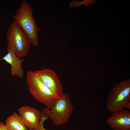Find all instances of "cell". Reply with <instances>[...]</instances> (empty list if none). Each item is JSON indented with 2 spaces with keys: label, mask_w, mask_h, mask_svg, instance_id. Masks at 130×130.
<instances>
[{
  "label": "cell",
  "mask_w": 130,
  "mask_h": 130,
  "mask_svg": "<svg viewBox=\"0 0 130 130\" xmlns=\"http://www.w3.org/2000/svg\"><path fill=\"white\" fill-rule=\"evenodd\" d=\"M8 43L7 48L12 50L20 58L28 54L31 44L26 34L19 26L13 21L9 25L6 35Z\"/></svg>",
  "instance_id": "277c9868"
},
{
  "label": "cell",
  "mask_w": 130,
  "mask_h": 130,
  "mask_svg": "<svg viewBox=\"0 0 130 130\" xmlns=\"http://www.w3.org/2000/svg\"><path fill=\"white\" fill-rule=\"evenodd\" d=\"M23 123L29 130H34L38 126L41 117L38 110L28 106L20 107L18 110Z\"/></svg>",
  "instance_id": "52a82bcc"
},
{
  "label": "cell",
  "mask_w": 130,
  "mask_h": 130,
  "mask_svg": "<svg viewBox=\"0 0 130 130\" xmlns=\"http://www.w3.org/2000/svg\"><path fill=\"white\" fill-rule=\"evenodd\" d=\"M26 83L30 92L34 98L49 109L60 97L52 92L30 70L27 72Z\"/></svg>",
  "instance_id": "3957f363"
},
{
  "label": "cell",
  "mask_w": 130,
  "mask_h": 130,
  "mask_svg": "<svg viewBox=\"0 0 130 130\" xmlns=\"http://www.w3.org/2000/svg\"><path fill=\"white\" fill-rule=\"evenodd\" d=\"M7 49L8 53L2 58L0 59V60H4L10 65L11 76L22 78L24 74L22 64L24 59L18 57L12 49L8 48Z\"/></svg>",
  "instance_id": "9c48e42d"
},
{
  "label": "cell",
  "mask_w": 130,
  "mask_h": 130,
  "mask_svg": "<svg viewBox=\"0 0 130 130\" xmlns=\"http://www.w3.org/2000/svg\"><path fill=\"white\" fill-rule=\"evenodd\" d=\"M13 18L15 22L28 37L31 44L34 46L39 44L38 32L39 27L37 26L33 14V10L29 2L23 0Z\"/></svg>",
  "instance_id": "6da1fadb"
},
{
  "label": "cell",
  "mask_w": 130,
  "mask_h": 130,
  "mask_svg": "<svg viewBox=\"0 0 130 130\" xmlns=\"http://www.w3.org/2000/svg\"><path fill=\"white\" fill-rule=\"evenodd\" d=\"M41 117L39 124L34 130H47L44 127L43 124L45 121L47 119L48 117L41 113Z\"/></svg>",
  "instance_id": "8fae6325"
},
{
  "label": "cell",
  "mask_w": 130,
  "mask_h": 130,
  "mask_svg": "<svg viewBox=\"0 0 130 130\" xmlns=\"http://www.w3.org/2000/svg\"><path fill=\"white\" fill-rule=\"evenodd\" d=\"M74 108L70 96L65 93L57 100L50 109L46 107L40 112L49 117L55 125L58 126L68 122Z\"/></svg>",
  "instance_id": "7a4b0ae2"
},
{
  "label": "cell",
  "mask_w": 130,
  "mask_h": 130,
  "mask_svg": "<svg viewBox=\"0 0 130 130\" xmlns=\"http://www.w3.org/2000/svg\"><path fill=\"white\" fill-rule=\"evenodd\" d=\"M40 80L52 92L59 96L64 94L62 84L55 72L48 68L33 72Z\"/></svg>",
  "instance_id": "8992f818"
},
{
  "label": "cell",
  "mask_w": 130,
  "mask_h": 130,
  "mask_svg": "<svg viewBox=\"0 0 130 130\" xmlns=\"http://www.w3.org/2000/svg\"><path fill=\"white\" fill-rule=\"evenodd\" d=\"M124 107L127 108L129 109H130V102H129L126 103L124 106Z\"/></svg>",
  "instance_id": "4fadbf2b"
},
{
  "label": "cell",
  "mask_w": 130,
  "mask_h": 130,
  "mask_svg": "<svg viewBox=\"0 0 130 130\" xmlns=\"http://www.w3.org/2000/svg\"><path fill=\"white\" fill-rule=\"evenodd\" d=\"M130 102V80L126 79L116 84L109 92L106 98V106L113 112L123 110L127 103Z\"/></svg>",
  "instance_id": "5b68a950"
},
{
  "label": "cell",
  "mask_w": 130,
  "mask_h": 130,
  "mask_svg": "<svg viewBox=\"0 0 130 130\" xmlns=\"http://www.w3.org/2000/svg\"><path fill=\"white\" fill-rule=\"evenodd\" d=\"M5 124L8 130H29L19 115L15 112L7 118Z\"/></svg>",
  "instance_id": "30bf717a"
},
{
  "label": "cell",
  "mask_w": 130,
  "mask_h": 130,
  "mask_svg": "<svg viewBox=\"0 0 130 130\" xmlns=\"http://www.w3.org/2000/svg\"><path fill=\"white\" fill-rule=\"evenodd\" d=\"M106 122L114 130H130V112L123 110L113 112Z\"/></svg>",
  "instance_id": "ba28073f"
},
{
  "label": "cell",
  "mask_w": 130,
  "mask_h": 130,
  "mask_svg": "<svg viewBox=\"0 0 130 130\" xmlns=\"http://www.w3.org/2000/svg\"><path fill=\"white\" fill-rule=\"evenodd\" d=\"M0 130H8L5 125L2 122H0Z\"/></svg>",
  "instance_id": "7c38bea8"
}]
</instances>
